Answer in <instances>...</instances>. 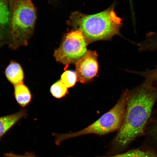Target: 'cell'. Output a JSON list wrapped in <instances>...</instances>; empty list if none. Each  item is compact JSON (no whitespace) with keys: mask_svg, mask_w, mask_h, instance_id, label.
I'll return each mask as SVG.
<instances>
[{"mask_svg":"<svg viewBox=\"0 0 157 157\" xmlns=\"http://www.w3.org/2000/svg\"><path fill=\"white\" fill-rule=\"evenodd\" d=\"M4 157H37L33 153H25L24 155H18L13 152L6 153L4 155Z\"/></svg>","mask_w":157,"mask_h":157,"instance_id":"cell-16","label":"cell"},{"mask_svg":"<svg viewBox=\"0 0 157 157\" xmlns=\"http://www.w3.org/2000/svg\"><path fill=\"white\" fill-rule=\"evenodd\" d=\"M130 72L142 76L144 78L151 80L155 84H157V66L154 69L143 71Z\"/></svg>","mask_w":157,"mask_h":157,"instance_id":"cell-15","label":"cell"},{"mask_svg":"<svg viewBox=\"0 0 157 157\" xmlns=\"http://www.w3.org/2000/svg\"><path fill=\"white\" fill-rule=\"evenodd\" d=\"M27 115L26 110L21 109L13 114L0 117V139L19 121L26 117Z\"/></svg>","mask_w":157,"mask_h":157,"instance_id":"cell-7","label":"cell"},{"mask_svg":"<svg viewBox=\"0 0 157 157\" xmlns=\"http://www.w3.org/2000/svg\"><path fill=\"white\" fill-rule=\"evenodd\" d=\"M128 90L124 91L112 109L87 127L77 132L65 134L55 133L56 144L63 141L83 135L94 134L105 135L118 131L122 124L126 109Z\"/></svg>","mask_w":157,"mask_h":157,"instance_id":"cell-3","label":"cell"},{"mask_svg":"<svg viewBox=\"0 0 157 157\" xmlns=\"http://www.w3.org/2000/svg\"><path fill=\"white\" fill-rule=\"evenodd\" d=\"M96 157H157V154L151 151L135 149L115 155Z\"/></svg>","mask_w":157,"mask_h":157,"instance_id":"cell-11","label":"cell"},{"mask_svg":"<svg viewBox=\"0 0 157 157\" xmlns=\"http://www.w3.org/2000/svg\"><path fill=\"white\" fill-rule=\"evenodd\" d=\"M157 101V85L152 80L144 82L128 90L122 124L113 141L115 148H124L137 137L144 134Z\"/></svg>","mask_w":157,"mask_h":157,"instance_id":"cell-1","label":"cell"},{"mask_svg":"<svg viewBox=\"0 0 157 157\" xmlns=\"http://www.w3.org/2000/svg\"><path fill=\"white\" fill-rule=\"evenodd\" d=\"M98 55L96 51L88 50L85 55L75 64L78 81L86 84L97 76L99 71Z\"/></svg>","mask_w":157,"mask_h":157,"instance_id":"cell-6","label":"cell"},{"mask_svg":"<svg viewBox=\"0 0 157 157\" xmlns=\"http://www.w3.org/2000/svg\"><path fill=\"white\" fill-rule=\"evenodd\" d=\"M51 94L57 99H60L65 97L68 93V88L59 80L51 86L50 90Z\"/></svg>","mask_w":157,"mask_h":157,"instance_id":"cell-12","label":"cell"},{"mask_svg":"<svg viewBox=\"0 0 157 157\" xmlns=\"http://www.w3.org/2000/svg\"><path fill=\"white\" fill-rule=\"evenodd\" d=\"M14 95L17 103L22 107L26 106L32 99L30 90L23 83L14 86Z\"/></svg>","mask_w":157,"mask_h":157,"instance_id":"cell-9","label":"cell"},{"mask_svg":"<svg viewBox=\"0 0 157 157\" xmlns=\"http://www.w3.org/2000/svg\"><path fill=\"white\" fill-rule=\"evenodd\" d=\"M36 9L31 0H15L11 17L10 47L26 46L34 30Z\"/></svg>","mask_w":157,"mask_h":157,"instance_id":"cell-4","label":"cell"},{"mask_svg":"<svg viewBox=\"0 0 157 157\" xmlns=\"http://www.w3.org/2000/svg\"><path fill=\"white\" fill-rule=\"evenodd\" d=\"M88 44L81 31L73 29L64 35L60 46L55 51V58L66 66L75 64L87 52Z\"/></svg>","mask_w":157,"mask_h":157,"instance_id":"cell-5","label":"cell"},{"mask_svg":"<svg viewBox=\"0 0 157 157\" xmlns=\"http://www.w3.org/2000/svg\"><path fill=\"white\" fill-rule=\"evenodd\" d=\"M11 17L10 12L6 0H0V34L10 24Z\"/></svg>","mask_w":157,"mask_h":157,"instance_id":"cell-10","label":"cell"},{"mask_svg":"<svg viewBox=\"0 0 157 157\" xmlns=\"http://www.w3.org/2000/svg\"><path fill=\"white\" fill-rule=\"evenodd\" d=\"M146 130L151 136L157 138V110L152 113L146 125Z\"/></svg>","mask_w":157,"mask_h":157,"instance_id":"cell-14","label":"cell"},{"mask_svg":"<svg viewBox=\"0 0 157 157\" xmlns=\"http://www.w3.org/2000/svg\"><path fill=\"white\" fill-rule=\"evenodd\" d=\"M115 5L101 12L86 14L78 11L71 15L67 24L74 29L81 31L90 44L95 41L107 40L120 34L122 19L117 16Z\"/></svg>","mask_w":157,"mask_h":157,"instance_id":"cell-2","label":"cell"},{"mask_svg":"<svg viewBox=\"0 0 157 157\" xmlns=\"http://www.w3.org/2000/svg\"><path fill=\"white\" fill-rule=\"evenodd\" d=\"M5 74L8 81L14 86L23 83L24 71L21 65L17 63L11 62L6 69Z\"/></svg>","mask_w":157,"mask_h":157,"instance_id":"cell-8","label":"cell"},{"mask_svg":"<svg viewBox=\"0 0 157 157\" xmlns=\"http://www.w3.org/2000/svg\"><path fill=\"white\" fill-rule=\"evenodd\" d=\"M68 88L73 87L78 81V77L75 71L66 70L61 76L60 79Z\"/></svg>","mask_w":157,"mask_h":157,"instance_id":"cell-13","label":"cell"}]
</instances>
